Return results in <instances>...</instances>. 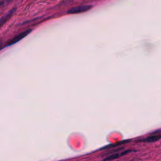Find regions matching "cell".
I'll return each mask as SVG.
<instances>
[{
  "label": "cell",
  "mask_w": 161,
  "mask_h": 161,
  "mask_svg": "<svg viewBox=\"0 0 161 161\" xmlns=\"http://www.w3.org/2000/svg\"><path fill=\"white\" fill-rule=\"evenodd\" d=\"M32 29H29V30H25V31L19 33L18 35H16L15 37H14L13 38L10 40L9 41H8V42L6 44L5 47L11 46V45H12L13 44H15L20 42L21 40H22L23 38H25L28 35H29L32 32Z\"/></svg>",
  "instance_id": "obj_1"
},
{
  "label": "cell",
  "mask_w": 161,
  "mask_h": 161,
  "mask_svg": "<svg viewBox=\"0 0 161 161\" xmlns=\"http://www.w3.org/2000/svg\"><path fill=\"white\" fill-rule=\"evenodd\" d=\"M92 8L91 5H83V6H76L73 8H71L68 11V14H79V13H84L86 11H88L90 10Z\"/></svg>",
  "instance_id": "obj_2"
},
{
  "label": "cell",
  "mask_w": 161,
  "mask_h": 161,
  "mask_svg": "<svg viewBox=\"0 0 161 161\" xmlns=\"http://www.w3.org/2000/svg\"><path fill=\"white\" fill-rule=\"evenodd\" d=\"M133 152H135V151H132V150H127V151H123L122 152L120 153H116V154H112L111 155L108 156L106 157L103 161H110V160H115V159H116L120 157H122L125 155H127L128 154H130V153H132Z\"/></svg>",
  "instance_id": "obj_3"
},
{
  "label": "cell",
  "mask_w": 161,
  "mask_h": 161,
  "mask_svg": "<svg viewBox=\"0 0 161 161\" xmlns=\"http://www.w3.org/2000/svg\"><path fill=\"white\" fill-rule=\"evenodd\" d=\"M161 139V135H150L149 137H147L146 138H144L140 140V142H147V143H152L158 141Z\"/></svg>",
  "instance_id": "obj_4"
},
{
  "label": "cell",
  "mask_w": 161,
  "mask_h": 161,
  "mask_svg": "<svg viewBox=\"0 0 161 161\" xmlns=\"http://www.w3.org/2000/svg\"><path fill=\"white\" fill-rule=\"evenodd\" d=\"M15 9H12L9 13H8L6 15H5L4 17H2V18H0V27H2V26L6 23L12 17L13 13L15 12Z\"/></svg>",
  "instance_id": "obj_5"
},
{
  "label": "cell",
  "mask_w": 161,
  "mask_h": 161,
  "mask_svg": "<svg viewBox=\"0 0 161 161\" xmlns=\"http://www.w3.org/2000/svg\"><path fill=\"white\" fill-rule=\"evenodd\" d=\"M4 3H5V1H1V2H0V7H1Z\"/></svg>",
  "instance_id": "obj_6"
},
{
  "label": "cell",
  "mask_w": 161,
  "mask_h": 161,
  "mask_svg": "<svg viewBox=\"0 0 161 161\" xmlns=\"http://www.w3.org/2000/svg\"><path fill=\"white\" fill-rule=\"evenodd\" d=\"M5 47H0V50H1L2 49H3Z\"/></svg>",
  "instance_id": "obj_7"
}]
</instances>
